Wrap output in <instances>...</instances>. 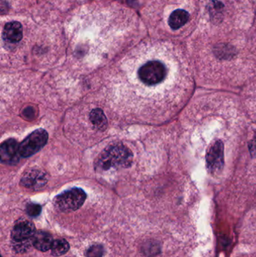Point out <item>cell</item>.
I'll use <instances>...</instances> for the list:
<instances>
[{
  "mask_svg": "<svg viewBox=\"0 0 256 257\" xmlns=\"http://www.w3.org/2000/svg\"><path fill=\"white\" fill-rule=\"evenodd\" d=\"M132 153L127 147L115 144L107 147L99 157L98 167L107 170L111 167H128L132 162Z\"/></svg>",
  "mask_w": 256,
  "mask_h": 257,
  "instance_id": "1",
  "label": "cell"
},
{
  "mask_svg": "<svg viewBox=\"0 0 256 257\" xmlns=\"http://www.w3.org/2000/svg\"><path fill=\"white\" fill-rule=\"evenodd\" d=\"M138 78L147 86H155L163 82L167 75L166 65L158 61H148L138 69Z\"/></svg>",
  "mask_w": 256,
  "mask_h": 257,
  "instance_id": "2",
  "label": "cell"
},
{
  "mask_svg": "<svg viewBox=\"0 0 256 257\" xmlns=\"http://www.w3.org/2000/svg\"><path fill=\"white\" fill-rule=\"evenodd\" d=\"M86 198V193L81 188L75 187L57 195L55 205L62 212H74L83 205Z\"/></svg>",
  "mask_w": 256,
  "mask_h": 257,
  "instance_id": "3",
  "label": "cell"
},
{
  "mask_svg": "<svg viewBox=\"0 0 256 257\" xmlns=\"http://www.w3.org/2000/svg\"><path fill=\"white\" fill-rule=\"evenodd\" d=\"M48 141V133L43 128H39L37 130L29 134L24 140L20 144L19 152L21 156L27 158L36 154Z\"/></svg>",
  "mask_w": 256,
  "mask_h": 257,
  "instance_id": "4",
  "label": "cell"
},
{
  "mask_svg": "<svg viewBox=\"0 0 256 257\" xmlns=\"http://www.w3.org/2000/svg\"><path fill=\"white\" fill-rule=\"evenodd\" d=\"M19 145L15 139L10 138L2 142L0 147V158L4 164L15 165L19 162L21 154Z\"/></svg>",
  "mask_w": 256,
  "mask_h": 257,
  "instance_id": "5",
  "label": "cell"
},
{
  "mask_svg": "<svg viewBox=\"0 0 256 257\" xmlns=\"http://www.w3.org/2000/svg\"><path fill=\"white\" fill-rule=\"evenodd\" d=\"M207 163L211 171H219L224 164V148L222 142L217 141L211 147L207 154Z\"/></svg>",
  "mask_w": 256,
  "mask_h": 257,
  "instance_id": "6",
  "label": "cell"
},
{
  "mask_svg": "<svg viewBox=\"0 0 256 257\" xmlns=\"http://www.w3.org/2000/svg\"><path fill=\"white\" fill-rule=\"evenodd\" d=\"M36 234L34 224L28 220H21L15 223L12 232L14 241H23L32 240Z\"/></svg>",
  "mask_w": 256,
  "mask_h": 257,
  "instance_id": "7",
  "label": "cell"
},
{
  "mask_svg": "<svg viewBox=\"0 0 256 257\" xmlns=\"http://www.w3.org/2000/svg\"><path fill=\"white\" fill-rule=\"evenodd\" d=\"M46 182L47 177L45 174L41 170H29L23 175L21 180V184L23 187L34 189L43 187Z\"/></svg>",
  "mask_w": 256,
  "mask_h": 257,
  "instance_id": "8",
  "label": "cell"
},
{
  "mask_svg": "<svg viewBox=\"0 0 256 257\" xmlns=\"http://www.w3.org/2000/svg\"><path fill=\"white\" fill-rule=\"evenodd\" d=\"M23 26L19 22H9L4 26L3 37L8 43H19L23 39Z\"/></svg>",
  "mask_w": 256,
  "mask_h": 257,
  "instance_id": "9",
  "label": "cell"
},
{
  "mask_svg": "<svg viewBox=\"0 0 256 257\" xmlns=\"http://www.w3.org/2000/svg\"><path fill=\"white\" fill-rule=\"evenodd\" d=\"M54 241L51 235L46 232H37L33 236V246L36 249L43 252L51 249Z\"/></svg>",
  "mask_w": 256,
  "mask_h": 257,
  "instance_id": "10",
  "label": "cell"
},
{
  "mask_svg": "<svg viewBox=\"0 0 256 257\" xmlns=\"http://www.w3.org/2000/svg\"><path fill=\"white\" fill-rule=\"evenodd\" d=\"M190 15L185 10L177 9L171 14L169 18V24L173 30L180 29L188 22Z\"/></svg>",
  "mask_w": 256,
  "mask_h": 257,
  "instance_id": "11",
  "label": "cell"
},
{
  "mask_svg": "<svg viewBox=\"0 0 256 257\" xmlns=\"http://www.w3.org/2000/svg\"><path fill=\"white\" fill-rule=\"evenodd\" d=\"M91 123L99 130H106L107 127V120L106 114L100 108H95L89 114Z\"/></svg>",
  "mask_w": 256,
  "mask_h": 257,
  "instance_id": "12",
  "label": "cell"
},
{
  "mask_svg": "<svg viewBox=\"0 0 256 257\" xmlns=\"http://www.w3.org/2000/svg\"><path fill=\"white\" fill-rule=\"evenodd\" d=\"M70 246L68 241L64 239H57L54 241L50 250H51L52 255L55 257H60V256L66 254Z\"/></svg>",
  "mask_w": 256,
  "mask_h": 257,
  "instance_id": "13",
  "label": "cell"
},
{
  "mask_svg": "<svg viewBox=\"0 0 256 257\" xmlns=\"http://www.w3.org/2000/svg\"><path fill=\"white\" fill-rule=\"evenodd\" d=\"M144 251L145 254L152 257V256H156L160 252V246L156 242H148V244L144 246Z\"/></svg>",
  "mask_w": 256,
  "mask_h": 257,
  "instance_id": "14",
  "label": "cell"
},
{
  "mask_svg": "<svg viewBox=\"0 0 256 257\" xmlns=\"http://www.w3.org/2000/svg\"><path fill=\"white\" fill-rule=\"evenodd\" d=\"M105 250L103 246L95 244L91 246L86 251V257H102L104 255Z\"/></svg>",
  "mask_w": 256,
  "mask_h": 257,
  "instance_id": "15",
  "label": "cell"
},
{
  "mask_svg": "<svg viewBox=\"0 0 256 257\" xmlns=\"http://www.w3.org/2000/svg\"><path fill=\"white\" fill-rule=\"evenodd\" d=\"M31 245H33V239L23 241H13L14 249L18 253L26 252L31 247Z\"/></svg>",
  "mask_w": 256,
  "mask_h": 257,
  "instance_id": "16",
  "label": "cell"
},
{
  "mask_svg": "<svg viewBox=\"0 0 256 257\" xmlns=\"http://www.w3.org/2000/svg\"><path fill=\"white\" fill-rule=\"evenodd\" d=\"M26 212L27 214L31 217H36L40 214L42 212V207L38 204H28L26 208Z\"/></svg>",
  "mask_w": 256,
  "mask_h": 257,
  "instance_id": "17",
  "label": "cell"
}]
</instances>
